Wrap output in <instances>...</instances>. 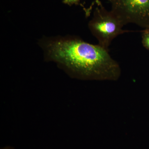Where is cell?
<instances>
[{
    "instance_id": "cell-7",
    "label": "cell",
    "mask_w": 149,
    "mask_h": 149,
    "mask_svg": "<svg viewBox=\"0 0 149 149\" xmlns=\"http://www.w3.org/2000/svg\"><path fill=\"white\" fill-rule=\"evenodd\" d=\"M110 2L111 1V0H108Z\"/></svg>"
},
{
    "instance_id": "cell-5",
    "label": "cell",
    "mask_w": 149,
    "mask_h": 149,
    "mask_svg": "<svg viewBox=\"0 0 149 149\" xmlns=\"http://www.w3.org/2000/svg\"><path fill=\"white\" fill-rule=\"evenodd\" d=\"M80 1V0H62V2L65 4L71 6L77 3Z\"/></svg>"
},
{
    "instance_id": "cell-4",
    "label": "cell",
    "mask_w": 149,
    "mask_h": 149,
    "mask_svg": "<svg viewBox=\"0 0 149 149\" xmlns=\"http://www.w3.org/2000/svg\"><path fill=\"white\" fill-rule=\"evenodd\" d=\"M142 33V44L144 47L149 50V30L145 29Z\"/></svg>"
},
{
    "instance_id": "cell-6",
    "label": "cell",
    "mask_w": 149,
    "mask_h": 149,
    "mask_svg": "<svg viewBox=\"0 0 149 149\" xmlns=\"http://www.w3.org/2000/svg\"><path fill=\"white\" fill-rule=\"evenodd\" d=\"M3 149H12L10 148H3Z\"/></svg>"
},
{
    "instance_id": "cell-8",
    "label": "cell",
    "mask_w": 149,
    "mask_h": 149,
    "mask_svg": "<svg viewBox=\"0 0 149 149\" xmlns=\"http://www.w3.org/2000/svg\"></svg>"
},
{
    "instance_id": "cell-3",
    "label": "cell",
    "mask_w": 149,
    "mask_h": 149,
    "mask_svg": "<svg viewBox=\"0 0 149 149\" xmlns=\"http://www.w3.org/2000/svg\"><path fill=\"white\" fill-rule=\"evenodd\" d=\"M111 10L124 24L149 29V0H111Z\"/></svg>"
},
{
    "instance_id": "cell-2",
    "label": "cell",
    "mask_w": 149,
    "mask_h": 149,
    "mask_svg": "<svg viewBox=\"0 0 149 149\" xmlns=\"http://www.w3.org/2000/svg\"><path fill=\"white\" fill-rule=\"evenodd\" d=\"M97 3V6L89 22V27L98 41L99 45L108 50L115 38L130 31L123 30V27L125 24L111 10H107L99 0Z\"/></svg>"
},
{
    "instance_id": "cell-1",
    "label": "cell",
    "mask_w": 149,
    "mask_h": 149,
    "mask_svg": "<svg viewBox=\"0 0 149 149\" xmlns=\"http://www.w3.org/2000/svg\"><path fill=\"white\" fill-rule=\"evenodd\" d=\"M52 59L65 65L81 77L101 80L119 78L118 63L100 45H94L78 39L53 41L47 47Z\"/></svg>"
}]
</instances>
